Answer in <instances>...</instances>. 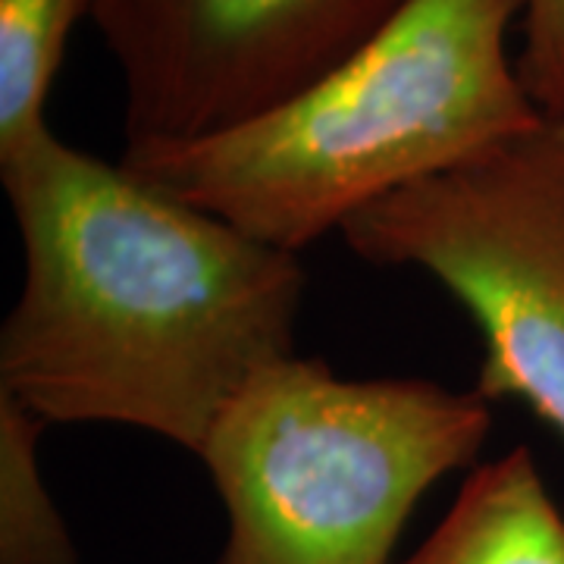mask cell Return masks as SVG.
<instances>
[{"label":"cell","instance_id":"cell-1","mask_svg":"<svg viewBox=\"0 0 564 564\" xmlns=\"http://www.w3.org/2000/svg\"><path fill=\"white\" fill-rule=\"evenodd\" d=\"M25 282L0 392L44 423H117L202 455L223 408L295 355L299 254L57 139L0 158Z\"/></svg>","mask_w":564,"mask_h":564},{"label":"cell","instance_id":"cell-2","mask_svg":"<svg viewBox=\"0 0 564 564\" xmlns=\"http://www.w3.org/2000/svg\"><path fill=\"white\" fill-rule=\"evenodd\" d=\"M527 0H404L292 101L220 135L126 144L176 202L299 254L358 210L477 161L545 120L508 51Z\"/></svg>","mask_w":564,"mask_h":564},{"label":"cell","instance_id":"cell-3","mask_svg":"<svg viewBox=\"0 0 564 564\" xmlns=\"http://www.w3.org/2000/svg\"><path fill=\"white\" fill-rule=\"evenodd\" d=\"M492 404L430 380H345L289 355L223 408L202 448L226 508L217 564H395L423 492L477 462Z\"/></svg>","mask_w":564,"mask_h":564},{"label":"cell","instance_id":"cell-4","mask_svg":"<svg viewBox=\"0 0 564 564\" xmlns=\"http://www.w3.org/2000/svg\"><path fill=\"white\" fill-rule=\"evenodd\" d=\"M370 263L421 267L484 333L477 392L564 440V120L414 182L339 229Z\"/></svg>","mask_w":564,"mask_h":564},{"label":"cell","instance_id":"cell-5","mask_svg":"<svg viewBox=\"0 0 564 564\" xmlns=\"http://www.w3.org/2000/svg\"><path fill=\"white\" fill-rule=\"evenodd\" d=\"M404 0H95L126 91V144L220 135L292 101Z\"/></svg>","mask_w":564,"mask_h":564},{"label":"cell","instance_id":"cell-6","mask_svg":"<svg viewBox=\"0 0 564 564\" xmlns=\"http://www.w3.org/2000/svg\"><path fill=\"white\" fill-rule=\"evenodd\" d=\"M395 564H564V518L530 448L474 467L421 549Z\"/></svg>","mask_w":564,"mask_h":564},{"label":"cell","instance_id":"cell-7","mask_svg":"<svg viewBox=\"0 0 564 564\" xmlns=\"http://www.w3.org/2000/svg\"><path fill=\"white\" fill-rule=\"evenodd\" d=\"M95 0H0V158L51 129L44 104Z\"/></svg>","mask_w":564,"mask_h":564},{"label":"cell","instance_id":"cell-8","mask_svg":"<svg viewBox=\"0 0 564 564\" xmlns=\"http://www.w3.org/2000/svg\"><path fill=\"white\" fill-rule=\"evenodd\" d=\"M39 421L0 392V564H79V549L41 474Z\"/></svg>","mask_w":564,"mask_h":564},{"label":"cell","instance_id":"cell-9","mask_svg":"<svg viewBox=\"0 0 564 564\" xmlns=\"http://www.w3.org/2000/svg\"><path fill=\"white\" fill-rule=\"evenodd\" d=\"M518 73L545 120H564V0H527Z\"/></svg>","mask_w":564,"mask_h":564}]
</instances>
